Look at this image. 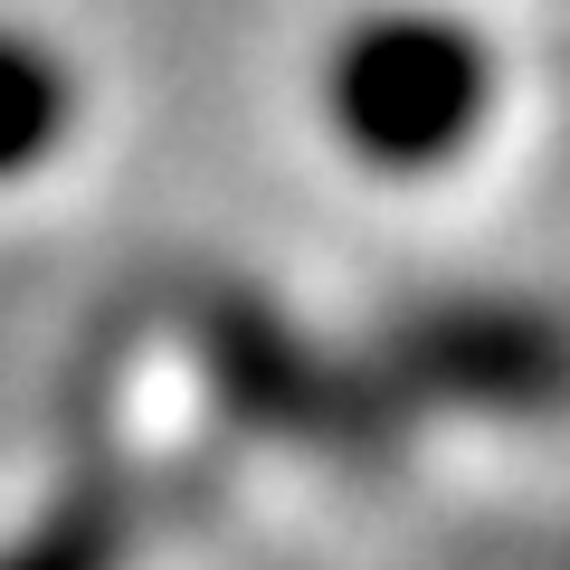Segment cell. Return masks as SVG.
<instances>
[{"label": "cell", "mask_w": 570, "mask_h": 570, "mask_svg": "<svg viewBox=\"0 0 570 570\" xmlns=\"http://www.w3.org/2000/svg\"><path fill=\"white\" fill-rule=\"evenodd\" d=\"M0 570H105V542H96V523H58V532H29L20 551H0Z\"/></svg>", "instance_id": "obj_3"}, {"label": "cell", "mask_w": 570, "mask_h": 570, "mask_svg": "<svg viewBox=\"0 0 570 570\" xmlns=\"http://www.w3.org/2000/svg\"><path fill=\"white\" fill-rule=\"evenodd\" d=\"M67 124H77V77H67V58L48 39H29V29H0V181L39 171L67 142Z\"/></svg>", "instance_id": "obj_2"}, {"label": "cell", "mask_w": 570, "mask_h": 570, "mask_svg": "<svg viewBox=\"0 0 570 570\" xmlns=\"http://www.w3.org/2000/svg\"><path fill=\"white\" fill-rule=\"evenodd\" d=\"M485 105H494V58L448 10H371L343 29V48L324 67L333 134L381 171H428L466 153Z\"/></svg>", "instance_id": "obj_1"}]
</instances>
